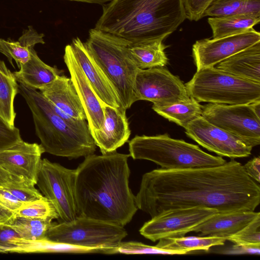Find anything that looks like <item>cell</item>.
Segmentation results:
<instances>
[{
  "label": "cell",
  "instance_id": "obj_1",
  "mask_svg": "<svg viewBox=\"0 0 260 260\" xmlns=\"http://www.w3.org/2000/svg\"><path fill=\"white\" fill-rule=\"evenodd\" d=\"M135 200L151 218L169 209L191 207L253 211L260 203V186L243 165L231 158L216 167L146 173Z\"/></svg>",
  "mask_w": 260,
  "mask_h": 260
},
{
  "label": "cell",
  "instance_id": "obj_2",
  "mask_svg": "<svg viewBox=\"0 0 260 260\" xmlns=\"http://www.w3.org/2000/svg\"><path fill=\"white\" fill-rule=\"evenodd\" d=\"M129 154L116 151L85 157L76 169L78 216L124 227L138 208L129 186Z\"/></svg>",
  "mask_w": 260,
  "mask_h": 260
},
{
  "label": "cell",
  "instance_id": "obj_3",
  "mask_svg": "<svg viewBox=\"0 0 260 260\" xmlns=\"http://www.w3.org/2000/svg\"><path fill=\"white\" fill-rule=\"evenodd\" d=\"M186 19L185 0H112L94 28L134 43L164 40Z\"/></svg>",
  "mask_w": 260,
  "mask_h": 260
},
{
  "label": "cell",
  "instance_id": "obj_4",
  "mask_svg": "<svg viewBox=\"0 0 260 260\" xmlns=\"http://www.w3.org/2000/svg\"><path fill=\"white\" fill-rule=\"evenodd\" d=\"M17 82L18 92L31 111L36 133L45 152L69 159L94 153L96 145L86 120H66L40 91Z\"/></svg>",
  "mask_w": 260,
  "mask_h": 260
},
{
  "label": "cell",
  "instance_id": "obj_5",
  "mask_svg": "<svg viewBox=\"0 0 260 260\" xmlns=\"http://www.w3.org/2000/svg\"><path fill=\"white\" fill-rule=\"evenodd\" d=\"M130 156L134 159L152 161L166 170H180L222 165L226 161L202 150L199 146L168 134L136 135L128 141Z\"/></svg>",
  "mask_w": 260,
  "mask_h": 260
},
{
  "label": "cell",
  "instance_id": "obj_6",
  "mask_svg": "<svg viewBox=\"0 0 260 260\" xmlns=\"http://www.w3.org/2000/svg\"><path fill=\"white\" fill-rule=\"evenodd\" d=\"M130 42L95 28L89 31L85 44L114 88L125 110L135 102L134 83L139 69L131 58Z\"/></svg>",
  "mask_w": 260,
  "mask_h": 260
},
{
  "label": "cell",
  "instance_id": "obj_7",
  "mask_svg": "<svg viewBox=\"0 0 260 260\" xmlns=\"http://www.w3.org/2000/svg\"><path fill=\"white\" fill-rule=\"evenodd\" d=\"M185 85L188 95L198 102L241 105L260 101V84L214 67L197 70Z\"/></svg>",
  "mask_w": 260,
  "mask_h": 260
},
{
  "label": "cell",
  "instance_id": "obj_8",
  "mask_svg": "<svg viewBox=\"0 0 260 260\" xmlns=\"http://www.w3.org/2000/svg\"><path fill=\"white\" fill-rule=\"evenodd\" d=\"M127 235L123 226L78 216L70 221L54 222L46 239L70 245L105 249L108 254H112L113 249Z\"/></svg>",
  "mask_w": 260,
  "mask_h": 260
},
{
  "label": "cell",
  "instance_id": "obj_9",
  "mask_svg": "<svg viewBox=\"0 0 260 260\" xmlns=\"http://www.w3.org/2000/svg\"><path fill=\"white\" fill-rule=\"evenodd\" d=\"M76 169H67L47 158L41 159L36 185L53 205L60 222L74 220L78 216L75 185Z\"/></svg>",
  "mask_w": 260,
  "mask_h": 260
},
{
  "label": "cell",
  "instance_id": "obj_10",
  "mask_svg": "<svg viewBox=\"0 0 260 260\" xmlns=\"http://www.w3.org/2000/svg\"><path fill=\"white\" fill-rule=\"evenodd\" d=\"M201 116L253 148L260 144V117L251 104L209 103L202 106Z\"/></svg>",
  "mask_w": 260,
  "mask_h": 260
},
{
  "label": "cell",
  "instance_id": "obj_11",
  "mask_svg": "<svg viewBox=\"0 0 260 260\" xmlns=\"http://www.w3.org/2000/svg\"><path fill=\"white\" fill-rule=\"evenodd\" d=\"M135 102L150 101L164 106L189 99L185 84L164 67L138 69L134 83Z\"/></svg>",
  "mask_w": 260,
  "mask_h": 260
},
{
  "label": "cell",
  "instance_id": "obj_12",
  "mask_svg": "<svg viewBox=\"0 0 260 260\" xmlns=\"http://www.w3.org/2000/svg\"><path fill=\"white\" fill-rule=\"evenodd\" d=\"M217 212L214 209L203 207L169 209L144 223L139 232L152 242L183 237Z\"/></svg>",
  "mask_w": 260,
  "mask_h": 260
},
{
  "label": "cell",
  "instance_id": "obj_13",
  "mask_svg": "<svg viewBox=\"0 0 260 260\" xmlns=\"http://www.w3.org/2000/svg\"><path fill=\"white\" fill-rule=\"evenodd\" d=\"M184 128L188 137L220 156L236 158L248 157L251 154L252 147L211 124L202 116L192 120Z\"/></svg>",
  "mask_w": 260,
  "mask_h": 260
},
{
  "label": "cell",
  "instance_id": "obj_14",
  "mask_svg": "<svg viewBox=\"0 0 260 260\" xmlns=\"http://www.w3.org/2000/svg\"><path fill=\"white\" fill-rule=\"evenodd\" d=\"M260 41V34L253 28L237 35L217 39L198 40L192 46L197 70L214 67L231 56Z\"/></svg>",
  "mask_w": 260,
  "mask_h": 260
},
{
  "label": "cell",
  "instance_id": "obj_15",
  "mask_svg": "<svg viewBox=\"0 0 260 260\" xmlns=\"http://www.w3.org/2000/svg\"><path fill=\"white\" fill-rule=\"evenodd\" d=\"M44 152L41 144L27 143L21 139L0 151V166L12 176L35 186L41 156Z\"/></svg>",
  "mask_w": 260,
  "mask_h": 260
},
{
  "label": "cell",
  "instance_id": "obj_16",
  "mask_svg": "<svg viewBox=\"0 0 260 260\" xmlns=\"http://www.w3.org/2000/svg\"><path fill=\"white\" fill-rule=\"evenodd\" d=\"M63 59L84 108L90 133L101 129L105 120L103 104L77 63L70 44L64 48Z\"/></svg>",
  "mask_w": 260,
  "mask_h": 260
},
{
  "label": "cell",
  "instance_id": "obj_17",
  "mask_svg": "<svg viewBox=\"0 0 260 260\" xmlns=\"http://www.w3.org/2000/svg\"><path fill=\"white\" fill-rule=\"evenodd\" d=\"M70 44L77 63L102 104L123 108L114 88L93 59L85 43L77 37L73 39Z\"/></svg>",
  "mask_w": 260,
  "mask_h": 260
},
{
  "label": "cell",
  "instance_id": "obj_18",
  "mask_svg": "<svg viewBox=\"0 0 260 260\" xmlns=\"http://www.w3.org/2000/svg\"><path fill=\"white\" fill-rule=\"evenodd\" d=\"M105 120L102 128L91 134L103 154L116 151L128 140L131 135L129 123L123 108L103 104Z\"/></svg>",
  "mask_w": 260,
  "mask_h": 260
},
{
  "label": "cell",
  "instance_id": "obj_19",
  "mask_svg": "<svg viewBox=\"0 0 260 260\" xmlns=\"http://www.w3.org/2000/svg\"><path fill=\"white\" fill-rule=\"evenodd\" d=\"M39 90L53 106L66 114L76 120H86L84 108L71 78L61 75Z\"/></svg>",
  "mask_w": 260,
  "mask_h": 260
},
{
  "label": "cell",
  "instance_id": "obj_20",
  "mask_svg": "<svg viewBox=\"0 0 260 260\" xmlns=\"http://www.w3.org/2000/svg\"><path fill=\"white\" fill-rule=\"evenodd\" d=\"M259 215V212L254 211L217 212L194 228L191 232L201 233L204 236L227 238L238 233Z\"/></svg>",
  "mask_w": 260,
  "mask_h": 260
},
{
  "label": "cell",
  "instance_id": "obj_21",
  "mask_svg": "<svg viewBox=\"0 0 260 260\" xmlns=\"http://www.w3.org/2000/svg\"><path fill=\"white\" fill-rule=\"evenodd\" d=\"M216 68L260 84V41L220 62Z\"/></svg>",
  "mask_w": 260,
  "mask_h": 260
},
{
  "label": "cell",
  "instance_id": "obj_22",
  "mask_svg": "<svg viewBox=\"0 0 260 260\" xmlns=\"http://www.w3.org/2000/svg\"><path fill=\"white\" fill-rule=\"evenodd\" d=\"M18 71L13 73L17 82L35 89H41L62 75L63 70L44 62L33 49L31 58L20 66Z\"/></svg>",
  "mask_w": 260,
  "mask_h": 260
},
{
  "label": "cell",
  "instance_id": "obj_23",
  "mask_svg": "<svg viewBox=\"0 0 260 260\" xmlns=\"http://www.w3.org/2000/svg\"><path fill=\"white\" fill-rule=\"evenodd\" d=\"M161 39L129 43V54L139 69L144 70L157 67H164L168 62L165 52L167 47Z\"/></svg>",
  "mask_w": 260,
  "mask_h": 260
},
{
  "label": "cell",
  "instance_id": "obj_24",
  "mask_svg": "<svg viewBox=\"0 0 260 260\" xmlns=\"http://www.w3.org/2000/svg\"><path fill=\"white\" fill-rule=\"evenodd\" d=\"M44 35L38 33L32 27L29 26L23 32L18 41L0 39V52L4 54L14 67V60L20 68L21 64L28 61L31 56L34 46L37 44H44Z\"/></svg>",
  "mask_w": 260,
  "mask_h": 260
},
{
  "label": "cell",
  "instance_id": "obj_25",
  "mask_svg": "<svg viewBox=\"0 0 260 260\" xmlns=\"http://www.w3.org/2000/svg\"><path fill=\"white\" fill-rule=\"evenodd\" d=\"M260 21V15L241 14L210 17L208 22L214 39L239 35L247 31Z\"/></svg>",
  "mask_w": 260,
  "mask_h": 260
},
{
  "label": "cell",
  "instance_id": "obj_26",
  "mask_svg": "<svg viewBox=\"0 0 260 260\" xmlns=\"http://www.w3.org/2000/svg\"><path fill=\"white\" fill-rule=\"evenodd\" d=\"M14 248L12 253H103L104 249L89 248L56 242L44 239L31 241L17 238L13 240Z\"/></svg>",
  "mask_w": 260,
  "mask_h": 260
},
{
  "label": "cell",
  "instance_id": "obj_27",
  "mask_svg": "<svg viewBox=\"0 0 260 260\" xmlns=\"http://www.w3.org/2000/svg\"><path fill=\"white\" fill-rule=\"evenodd\" d=\"M18 93V83L13 74L0 59V117L13 126L16 117L14 101Z\"/></svg>",
  "mask_w": 260,
  "mask_h": 260
},
{
  "label": "cell",
  "instance_id": "obj_28",
  "mask_svg": "<svg viewBox=\"0 0 260 260\" xmlns=\"http://www.w3.org/2000/svg\"><path fill=\"white\" fill-rule=\"evenodd\" d=\"M158 114L185 128L190 122L201 116L202 106L193 98L164 106H152Z\"/></svg>",
  "mask_w": 260,
  "mask_h": 260
},
{
  "label": "cell",
  "instance_id": "obj_29",
  "mask_svg": "<svg viewBox=\"0 0 260 260\" xmlns=\"http://www.w3.org/2000/svg\"><path fill=\"white\" fill-rule=\"evenodd\" d=\"M226 240L225 237L209 236L167 237L159 239L155 246L164 249L185 251L188 253L197 250L208 251L212 246L223 245Z\"/></svg>",
  "mask_w": 260,
  "mask_h": 260
},
{
  "label": "cell",
  "instance_id": "obj_30",
  "mask_svg": "<svg viewBox=\"0 0 260 260\" xmlns=\"http://www.w3.org/2000/svg\"><path fill=\"white\" fill-rule=\"evenodd\" d=\"M241 14L260 15V0H213L203 17Z\"/></svg>",
  "mask_w": 260,
  "mask_h": 260
},
{
  "label": "cell",
  "instance_id": "obj_31",
  "mask_svg": "<svg viewBox=\"0 0 260 260\" xmlns=\"http://www.w3.org/2000/svg\"><path fill=\"white\" fill-rule=\"evenodd\" d=\"M53 223L51 219L15 217L8 225L21 238L36 241L45 239L48 230Z\"/></svg>",
  "mask_w": 260,
  "mask_h": 260
},
{
  "label": "cell",
  "instance_id": "obj_32",
  "mask_svg": "<svg viewBox=\"0 0 260 260\" xmlns=\"http://www.w3.org/2000/svg\"><path fill=\"white\" fill-rule=\"evenodd\" d=\"M25 217L36 219H58V215L52 203L45 197L21 206L14 213L13 218Z\"/></svg>",
  "mask_w": 260,
  "mask_h": 260
},
{
  "label": "cell",
  "instance_id": "obj_33",
  "mask_svg": "<svg viewBox=\"0 0 260 260\" xmlns=\"http://www.w3.org/2000/svg\"><path fill=\"white\" fill-rule=\"evenodd\" d=\"M125 254H184L185 251L168 250L160 248L156 246L146 245L135 241L121 242L113 249V253Z\"/></svg>",
  "mask_w": 260,
  "mask_h": 260
},
{
  "label": "cell",
  "instance_id": "obj_34",
  "mask_svg": "<svg viewBox=\"0 0 260 260\" xmlns=\"http://www.w3.org/2000/svg\"><path fill=\"white\" fill-rule=\"evenodd\" d=\"M227 240L234 244H260V215Z\"/></svg>",
  "mask_w": 260,
  "mask_h": 260
},
{
  "label": "cell",
  "instance_id": "obj_35",
  "mask_svg": "<svg viewBox=\"0 0 260 260\" xmlns=\"http://www.w3.org/2000/svg\"><path fill=\"white\" fill-rule=\"evenodd\" d=\"M18 128L9 124L0 117V151L21 140Z\"/></svg>",
  "mask_w": 260,
  "mask_h": 260
},
{
  "label": "cell",
  "instance_id": "obj_36",
  "mask_svg": "<svg viewBox=\"0 0 260 260\" xmlns=\"http://www.w3.org/2000/svg\"><path fill=\"white\" fill-rule=\"evenodd\" d=\"M213 0H185L186 18L197 21L203 17L204 12Z\"/></svg>",
  "mask_w": 260,
  "mask_h": 260
},
{
  "label": "cell",
  "instance_id": "obj_37",
  "mask_svg": "<svg viewBox=\"0 0 260 260\" xmlns=\"http://www.w3.org/2000/svg\"><path fill=\"white\" fill-rule=\"evenodd\" d=\"M10 192L22 203L33 202L44 198L35 186L8 188Z\"/></svg>",
  "mask_w": 260,
  "mask_h": 260
},
{
  "label": "cell",
  "instance_id": "obj_38",
  "mask_svg": "<svg viewBox=\"0 0 260 260\" xmlns=\"http://www.w3.org/2000/svg\"><path fill=\"white\" fill-rule=\"evenodd\" d=\"M17 237H20L10 226L0 223V252L9 253L12 246L11 241Z\"/></svg>",
  "mask_w": 260,
  "mask_h": 260
},
{
  "label": "cell",
  "instance_id": "obj_39",
  "mask_svg": "<svg viewBox=\"0 0 260 260\" xmlns=\"http://www.w3.org/2000/svg\"><path fill=\"white\" fill-rule=\"evenodd\" d=\"M225 254H260V244H234L223 250Z\"/></svg>",
  "mask_w": 260,
  "mask_h": 260
},
{
  "label": "cell",
  "instance_id": "obj_40",
  "mask_svg": "<svg viewBox=\"0 0 260 260\" xmlns=\"http://www.w3.org/2000/svg\"><path fill=\"white\" fill-rule=\"evenodd\" d=\"M32 186L12 176L0 166V187L11 188Z\"/></svg>",
  "mask_w": 260,
  "mask_h": 260
},
{
  "label": "cell",
  "instance_id": "obj_41",
  "mask_svg": "<svg viewBox=\"0 0 260 260\" xmlns=\"http://www.w3.org/2000/svg\"><path fill=\"white\" fill-rule=\"evenodd\" d=\"M247 174L257 183L260 182V158L255 157L243 165Z\"/></svg>",
  "mask_w": 260,
  "mask_h": 260
},
{
  "label": "cell",
  "instance_id": "obj_42",
  "mask_svg": "<svg viewBox=\"0 0 260 260\" xmlns=\"http://www.w3.org/2000/svg\"><path fill=\"white\" fill-rule=\"evenodd\" d=\"M72 1H77L82 3H86L88 4H99L104 5L112 0H69Z\"/></svg>",
  "mask_w": 260,
  "mask_h": 260
},
{
  "label": "cell",
  "instance_id": "obj_43",
  "mask_svg": "<svg viewBox=\"0 0 260 260\" xmlns=\"http://www.w3.org/2000/svg\"><path fill=\"white\" fill-rule=\"evenodd\" d=\"M250 104L254 113L258 117H260V101L253 102Z\"/></svg>",
  "mask_w": 260,
  "mask_h": 260
}]
</instances>
